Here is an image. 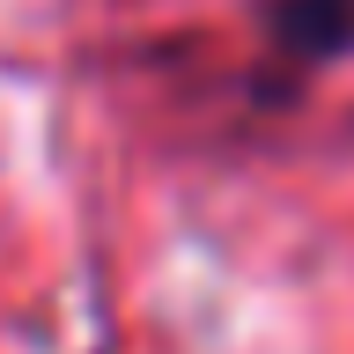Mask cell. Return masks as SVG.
<instances>
[{"instance_id": "6da1fadb", "label": "cell", "mask_w": 354, "mask_h": 354, "mask_svg": "<svg viewBox=\"0 0 354 354\" xmlns=\"http://www.w3.org/2000/svg\"><path fill=\"white\" fill-rule=\"evenodd\" d=\"M273 44L295 52V59H339L354 44V0H273V15H266Z\"/></svg>"}]
</instances>
